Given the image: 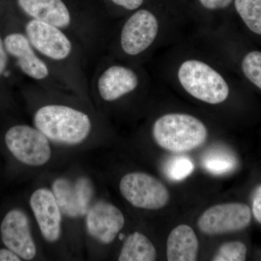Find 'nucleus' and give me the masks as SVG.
<instances>
[{
	"instance_id": "14",
	"label": "nucleus",
	"mask_w": 261,
	"mask_h": 261,
	"mask_svg": "<svg viewBox=\"0 0 261 261\" xmlns=\"http://www.w3.org/2000/svg\"><path fill=\"white\" fill-rule=\"evenodd\" d=\"M139 85V78L133 70L114 65L103 70L98 76L97 89L99 97L111 102L134 92Z\"/></svg>"
},
{
	"instance_id": "27",
	"label": "nucleus",
	"mask_w": 261,
	"mask_h": 261,
	"mask_svg": "<svg viewBox=\"0 0 261 261\" xmlns=\"http://www.w3.org/2000/svg\"><path fill=\"white\" fill-rule=\"evenodd\" d=\"M21 258L10 249L0 250V261H20Z\"/></svg>"
},
{
	"instance_id": "12",
	"label": "nucleus",
	"mask_w": 261,
	"mask_h": 261,
	"mask_svg": "<svg viewBox=\"0 0 261 261\" xmlns=\"http://www.w3.org/2000/svg\"><path fill=\"white\" fill-rule=\"evenodd\" d=\"M0 231L5 246L20 258L31 260L36 257L37 245L33 238L28 217L23 211L8 212L2 221Z\"/></svg>"
},
{
	"instance_id": "22",
	"label": "nucleus",
	"mask_w": 261,
	"mask_h": 261,
	"mask_svg": "<svg viewBox=\"0 0 261 261\" xmlns=\"http://www.w3.org/2000/svg\"><path fill=\"white\" fill-rule=\"evenodd\" d=\"M242 68L245 76L261 89V53L252 51L244 58Z\"/></svg>"
},
{
	"instance_id": "16",
	"label": "nucleus",
	"mask_w": 261,
	"mask_h": 261,
	"mask_svg": "<svg viewBox=\"0 0 261 261\" xmlns=\"http://www.w3.org/2000/svg\"><path fill=\"white\" fill-rule=\"evenodd\" d=\"M198 252V239L188 225H178L168 235L166 245L168 261L197 260Z\"/></svg>"
},
{
	"instance_id": "11",
	"label": "nucleus",
	"mask_w": 261,
	"mask_h": 261,
	"mask_svg": "<svg viewBox=\"0 0 261 261\" xmlns=\"http://www.w3.org/2000/svg\"><path fill=\"white\" fill-rule=\"evenodd\" d=\"M159 21L153 13L140 10L134 13L123 25L121 34L123 51L136 56L150 47L159 33Z\"/></svg>"
},
{
	"instance_id": "13",
	"label": "nucleus",
	"mask_w": 261,
	"mask_h": 261,
	"mask_svg": "<svg viewBox=\"0 0 261 261\" xmlns=\"http://www.w3.org/2000/svg\"><path fill=\"white\" fill-rule=\"evenodd\" d=\"M4 44L7 53L16 60L24 74L39 82L49 80V65L35 50L25 34L11 33L5 37Z\"/></svg>"
},
{
	"instance_id": "9",
	"label": "nucleus",
	"mask_w": 261,
	"mask_h": 261,
	"mask_svg": "<svg viewBox=\"0 0 261 261\" xmlns=\"http://www.w3.org/2000/svg\"><path fill=\"white\" fill-rule=\"evenodd\" d=\"M84 218L87 233L102 245L112 243L125 225L122 211L104 200L94 202Z\"/></svg>"
},
{
	"instance_id": "2",
	"label": "nucleus",
	"mask_w": 261,
	"mask_h": 261,
	"mask_svg": "<svg viewBox=\"0 0 261 261\" xmlns=\"http://www.w3.org/2000/svg\"><path fill=\"white\" fill-rule=\"evenodd\" d=\"M152 136L161 148L182 153L203 145L208 132L205 124L195 116L169 113L156 120L152 127Z\"/></svg>"
},
{
	"instance_id": "25",
	"label": "nucleus",
	"mask_w": 261,
	"mask_h": 261,
	"mask_svg": "<svg viewBox=\"0 0 261 261\" xmlns=\"http://www.w3.org/2000/svg\"><path fill=\"white\" fill-rule=\"evenodd\" d=\"M114 4L126 10H134L143 4L144 0H111Z\"/></svg>"
},
{
	"instance_id": "23",
	"label": "nucleus",
	"mask_w": 261,
	"mask_h": 261,
	"mask_svg": "<svg viewBox=\"0 0 261 261\" xmlns=\"http://www.w3.org/2000/svg\"><path fill=\"white\" fill-rule=\"evenodd\" d=\"M252 214L261 224V185L255 189L252 197Z\"/></svg>"
},
{
	"instance_id": "24",
	"label": "nucleus",
	"mask_w": 261,
	"mask_h": 261,
	"mask_svg": "<svg viewBox=\"0 0 261 261\" xmlns=\"http://www.w3.org/2000/svg\"><path fill=\"white\" fill-rule=\"evenodd\" d=\"M200 2L206 9L214 10L227 8L232 0H200Z\"/></svg>"
},
{
	"instance_id": "15",
	"label": "nucleus",
	"mask_w": 261,
	"mask_h": 261,
	"mask_svg": "<svg viewBox=\"0 0 261 261\" xmlns=\"http://www.w3.org/2000/svg\"><path fill=\"white\" fill-rule=\"evenodd\" d=\"M24 13L34 20L66 30L72 25L71 13L63 0H18Z\"/></svg>"
},
{
	"instance_id": "21",
	"label": "nucleus",
	"mask_w": 261,
	"mask_h": 261,
	"mask_svg": "<svg viewBox=\"0 0 261 261\" xmlns=\"http://www.w3.org/2000/svg\"><path fill=\"white\" fill-rule=\"evenodd\" d=\"M246 245L240 241H230L223 244L213 257L214 261H243L246 260Z\"/></svg>"
},
{
	"instance_id": "1",
	"label": "nucleus",
	"mask_w": 261,
	"mask_h": 261,
	"mask_svg": "<svg viewBox=\"0 0 261 261\" xmlns=\"http://www.w3.org/2000/svg\"><path fill=\"white\" fill-rule=\"evenodd\" d=\"M33 122L51 142L69 147L80 145L88 140L94 127L88 113L62 103L39 106L34 113Z\"/></svg>"
},
{
	"instance_id": "4",
	"label": "nucleus",
	"mask_w": 261,
	"mask_h": 261,
	"mask_svg": "<svg viewBox=\"0 0 261 261\" xmlns=\"http://www.w3.org/2000/svg\"><path fill=\"white\" fill-rule=\"evenodd\" d=\"M5 141L15 159L27 166L41 167L53 156L50 141L35 126L15 125L7 132Z\"/></svg>"
},
{
	"instance_id": "10",
	"label": "nucleus",
	"mask_w": 261,
	"mask_h": 261,
	"mask_svg": "<svg viewBox=\"0 0 261 261\" xmlns=\"http://www.w3.org/2000/svg\"><path fill=\"white\" fill-rule=\"evenodd\" d=\"M29 202L43 238L49 243L58 242L64 216L51 189H37L31 195Z\"/></svg>"
},
{
	"instance_id": "18",
	"label": "nucleus",
	"mask_w": 261,
	"mask_h": 261,
	"mask_svg": "<svg viewBox=\"0 0 261 261\" xmlns=\"http://www.w3.org/2000/svg\"><path fill=\"white\" fill-rule=\"evenodd\" d=\"M202 166L206 171L212 174H226L234 168L235 160L224 149H213L204 156Z\"/></svg>"
},
{
	"instance_id": "8",
	"label": "nucleus",
	"mask_w": 261,
	"mask_h": 261,
	"mask_svg": "<svg viewBox=\"0 0 261 261\" xmlns=\"http://www.w3.org/2000/svg\"><path fill=\"white\" fill-rule=\"evenodd\" d=\"M252 216L251 208L246 204H219L202 213L197 221V226L201 232L210 236L237 232L250 226Z\"/></svg>"
},
{
	"instance_id": "5",
	"label": "nucleus",
	"mask_w": 261,
	"mask_h": 261,
	"mask_svg": "<svg viewBox=\"0 0 261 261\" xmlns=\"http://www.w3.org/2000/svg\"><path fill=\"white\" fill-rule=\"evenodd\" d=\"M121 195L137 208L157 211L169 202L170 192L157 178L144 172L126 173L119 183Z\"/></svg>"
},
{
	"instance_id": "3",
	"label": "nucleus",
	"mask_w": 261,
	"mask_h": 261,
	"mask_svg": "<svg viewBox=\"0 0 261 261\" xmlns=\"http://www.w3.org/2000/svg\"><path fill=\"white\" fill-rule=\"evenodd\" d=\"M183 88L192 97L211 105L226 100L229 88L222 75L203 62L189 60L184 62L178 72Z\"/></svg>"
},
{
	"instance_id": "6",
	"label": "nucleus",
	"mask_w": 261,
	"mask_h": 261,
	"mask_svg": "<svg viewBox=\"0 0 261 261\" xmlns=\"http://www.w3.org/2000/svg\"><path fill=\"white\" fill-rule=\"evenodd\" d=\"M25 32L35 50L48 61L65 63L74 51L73 42L65 31L50 24L32 19L25 24Z\"/></svg>"
},
{
	"instance_id": "20",
	"label": "nucleus",
	"mask_w": 261,
	"mask_h": 261,
	"mask_svg": "<svg viewBox=\"0 0 261 261\" xmlns=\"http://www.w3.org/2000/svg\"><path fill=\"white\" fill-rule=\"evenodd\" d=\"M194 169L193 161L185 155L171 157L164 166L166 176L173 181H183L192 174Z\"/></svg>"
},
{
	"instance_id": "26",
	"label": "nucleus",
	"mask_w": 261,
	"mask_h": 261,
	"mask_svg": "<svg viewBox=\"0 0 261 261\" xmlns=\"http://www.w3.org/2000/svg\"><path fill=\"white\" fill-rule=\"evenodd\" d=\"M8 53L5 49L4 40L0 37V76L4 74L8 66Z\"/></svg>"
},
{
	"instance_id": "17",
	"label": "nucleus",
	"mask_w": 261,
	"mask_h": 261,
	"mask_svg": "<svg viewBox=\"0 0 261 261\" xmlns=\"http://www.w3.org/2000/svg\"><path fill=\"white\" fill-rule=\"evenodd\" d=\"M156 259L157 250L153 243L139 231L127 237L118 257L119 261H154Z\"/></svg>"
},
{
	"instance_id": "19",
	"label": "nucleus",
	"mask_w": 261,
	"mask_h": 261,
	"mask_svg": "<svg viewBox=\"0 0 261 261\" xmlns=\"http://www.w3.org/2000/svg\"><path fill=\"white\" fill-rule=\"evenodd\" d=\"M234 4L245 25L261 35V0H235Z\"/></svg>"
},
{
	"instance_id": "7",
	"label": "nucleus",
	"mask_w": 261,
	"mask_h": 261,
	"mask_svg": "<svg viewBox=\"0 0 261 261\" xmlns=\"http://www.w3.org/2000/svg\"><path fill=\"white\" fill-rule=\"evenodd\" d=\"M51 190L63 216L68 219L85 217L94 202V185L87 176L57 178Z\"/></svg>"
}]
</instances>
